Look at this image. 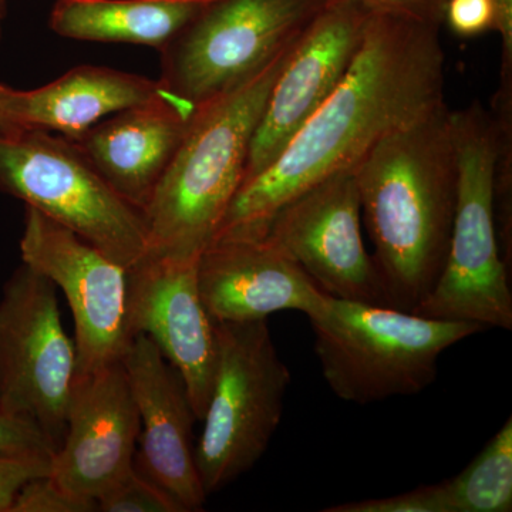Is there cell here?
<instances>
[{"label":"cell","instance_id":"6da1fadb","mask_svg":"<svg viewBox=\"0 0 512 512\" xmlns=\"http://www.w3.org/2000/svg\"><path fill=\"white\" fill-rule=\"evenodd\" d=\"M440 28L370 13L349 72L274 163L239 187L214 239L264 237L286 202L355 167L384 136L446 103Z\"/></svg>","mask_w":512,"mask_h":512},{"label":"cell","instance_id":"7a4b0ae2","mask_svg":"<svg viewBox=\"0 0 512 512\" xmlns=\"http://www.w3.org/2000/svg\"><path fill=\"white\" fill-rule=\"evenodd\" d=\"M451 110L384 136L353 167L387 306L414 312L439 281L456 215L458 164Z\"/></svg>","mask_w":512,"mask_h":512},{"label":"cell","instance_id":"3957f363","mask_svg":"<svg viewBox=\"0 0 512 512\" xmlns=\"http://www.w3.org/2000/svg\"><path fill=\"white\" fill-rule=\"evenodd\" d=\"M298 39L245 82L197 107L183 143L141 212L147 254L200 258L214 241L244 180L266 101Z\"/></svg>","mask_w":512,"mask_h":512},{"label":"cell","instance_id":"277c9868","mask_svg":"<svg viewBox=\"0 0 512 512\" xmlns=\"http://www.w3.org/2000/svg\"><path fill=\"white\" fill-rule=\"evenodd\" d=\"M308 318L323 379L340 400L360 406L423 392L439 375L441 355L484 330L329 295Z\"/></svg>","mask_w":512,"mask_h":512},{"label":"cell","instance_id":"5b68a950","mask_svg":"<svg viewBox=\"0 0 512 512\" xmlns=\"http://www.w3.org/2000/svg\"><path fill=\"white\" fill-rule=\"evenodd\" d=\"M458 164V192L446 262L413 313L512 329L510 271L495 221V168L500 134L493 111L480 101L451 111Z\"/></svg>","mask_w":512,"mask_h":512},{"label":"cell","instance_id":"8992f818","mask_svg":"<svg viewBox=\"0 0 512 512\" xmlns=\"http://www.w3.org/2000/svg\"><path fill=\"white\" fill-rule=\"evenodd\" d=\"M218 359L195 460L207 497L261 460L281 424L291 370L266 320L217 323Z\"/></svg>","mask_w":512,"mask_h":512},{"label":"cell","instance_id":"52a82bcc","mask_svg":"<svg viewBox=\"0 0 512 512\" xmlns=\"http://www.w3.org/2000/svg\"><path fill=\"white\" fill-rule=\"evenodd\" d=\"M0 192L59 222L130 269L147 254L143 214L94 170L69 138L0 128Z\"/></svg>","mask_w":512,"mask_h":512},{"label":"cell","instance_id":"ba28073f","mask_svg":"<svg viewBox=\"0 0 512 512\" xmlns=\"http://www.w3.org/2000/svg\"><path fill=\"white\" fill-rule=\"evenodd\" d=\"M328 0H212L160 50V82L192 106L245 82L301 36Z\"/></svg>","mask_w":512,"mask_h":512},{"label":"cell","instance_id":"9c48e42d","mask_svg":"<svg viewBox=\"0 0 512 512\" xmlns=\"http://www.w3.org/2000/svg\"><path fill=\"white\" fill-rule=\"evenodd\" d=\"M76 370L55 284L22 264L0 296V409L35 423L59 450Z\"/></svg>","mask_w":512,"mask_h":512},{"label":"cell","instance_id":"30bf717a","mask_svg":"<svg viewBox=\"0 0 512 512\" xmlns=\"http://www.w3.org/2000/svg\"><path fill=\"white\" fill-rule=\"evenodd\" d=\"M23 264L63 292L74 319L77 375L120 362L127 332V269L32 207L20 239Z\"/></svg>","mask_w":512,"mask_h":512},{"label":"cell","instance_id":"8fae6325","mask_svg":"<svg viewBox=\"0 0 512 512\" xmlns=\"http://www.w3.org/2000/svg\"><path fill=\"white\" fill-rule=\"evenodd\" d=\"M264 237L332 298L387 306L362 232L353 168L339 171L282 205Z\"/></svg>","mask_w":512,"mask_h":512},{"label":"cell","instance_id":"7c38bea8","mask_svg":"<svg viewBox=\"0 0 512 512\" xmlns=\"http://www.w3.org/2000/svg\"><path fill=\"white\" fill-rule=\"evenodd\" d=\"M198 258L146 254L127 269L128 336H148L183 377L204 417L218 359L217 323L198 288Z\"/></svg>","mask_w":512,"mask_h":512},{"label":"cell","instance_id":"4fadbf2b","mask_svg":"<svg viewBox=\"0 0 512 512\" xmlns=\"http://www.w3.org/2000/svg\"><path fill=\"white\" fill-rule=\"evenodd\" d=\"M370 13L356 3L328 0L303 30L266 101L241 185L274 163L305 121L335 92L355 62Z\"/></svg>","mask_w":512,"mask_h":512},{"label":"cell","instance_id":"5bb4252c","mask_svg":"<svg viewBox=\"0 0 512 512\" xmlns=\"http://www.w3.org/2000/svg\"><path fill=\"white\" fill-rule=\"evenodd\" d=\"M121 365L140 416L134 468L173 495L185 512L201 511L208 497L195 460L198 419L183 377L143 333L128 340Z\"/></svg>","mask_w":512,"mask_h":512},{"label":"cell","instance_id":"9a60e30c","mask_svg":"<svg viewBox=\"0 0 512 512\" xmlns=\"http://www.w3.org/2000/svg\"><path fill=\"white\" fill-rule=\"evenodd\" d=\"M138 436L140 416L121 360L77 375L50 476L96 500L133 468Z\"/></svg>","mask_w":512,"mask_h":512},{"label":"cell","instance_id":"2e32d148","mask_svg":"<svg viewBox=\"0 0 512 512\" xmlns=\"http://www.w3.org/2000/svg\"><path fill=\"white\" fill-rule=\"evenodd\" d=\"M198 288L215 323L318 311L326 293L266 237L214 239L198 258Z\"/></svg>","mask_w":512,"mask_h":512},{"label":"cell","instance_id":"e0dca14e","mask_svg":"<svg viewBox=\"0 0 512 512\" xmlns=\"http://www.w3.org/2000/svg\"><path fill=\"white\" fill-rule=\"evenodd\" d=\"M195 110L171 94L119 111L72 141L100 177L143 212L183 143Z\"/></svg>","mask_w":512,"mask_h":512},{"label":"cell","instance_id":"ac0fdd59","mask_svg":"<svg viewBox=\"0 0 512 512\" xmlns=\"http://www.w3.org/2000/svg\"><path fill=\"white\" fill-rule=\"evenodd\" d=\"M171 94L160 80L84 64L39 89L8 87L6 107L16 127L37 128L73 140L119 111Z\"/></svg>","mask_w":512,"mask_h":512},{"label":"cell","instance_id":"d6986e66","mask_svg":"<svg viewBox=\"0 0 512 512\" xmlns=\"http://www.w3.org/2000/svg\"><path fill=\"white\" fill-rule=\"evenodd\" d=\"M212 0H57L49 26L84 42L163 50Z\"/></svg>","mask_w":512,"mask_h":512},{"label":"cell","instance_id":"ffe728a7","mask_svg":"<svg viewBox=\"0 0 512 512\" xmlns=\"http://www.w3.org/2000/svg\"><path fill=\"white\" fill-rule=\"evenodd\" d=\"M446 484L453 512L512 510V417L483 451Z\"/></svg>","mask_w":512,"mask_h":512},{"label":"cell","instance_id":"44dd1931","mask_svg":"<svg viewBox=\"0 0 512 512\" xmlns=\"http://www.w3.org/2000/svg\"><path fill=\"white\" fill-rule=\"evenodd\" d=\"M101 512H185L164 488L131 468L96 498Z\"/></svg>","mask_w":512,"mask_h":512},{"label":"cell","instance_id":"7402d4cb","mask_svg":"<svg viewBox=\"0 0 512 512\" xmlns=\"http://www.w3.org/2000/svg\"><path fill=\"white\" fill-rule=\"evenodd\" d=\"M325 512H453L446 481L386 498L333 505Z\"/></svg>","mask_w":512,"mask_h":512},{"label":"cell","instance_id":"603a6c76","mask_svg":"<svg viewBox=\"0 0 512 512\" xmlns=\"http://www.w3.org/2000/svg\"><path fill=\"white\" fill-rule=\"evenodd\" d=\"M94 511H97L96 500L70 493L50 474H46L32 478L20 488L9 512Z\"/></svg>","mask_w":512,"mask_h":512},{"label":"cell","instance_id":"cb8c5ba5","mask_svg":"<svg viewBox=\"0 0 512 512\" xmlns=\"http://www.w3.org/2000/svg\"><path fill=\"white\" fill-rule=\"evenodd\" d=\"M56 446L32 421L0 409V454L52 460Z\"/></svg>","mask_w":512,"mask_h":512},{"label":"cell","instance_id":"d4e9b609","mask_svg":"<svg viewBox=\"0 0 512 512\" xmlns=\"http://www.w3.org/2000/svg\"><path fill=\"white\" fill-rule=\"evenodd\" d=\"M444 22L460 37H477L495 30L497 15L493 0H447Z\"/></svg>","mask_w":512,"mask_h":512},{"label":"cell","instance_id":"484cf974","mask_svg":"<svg viewBox=\"0 0 512 512\" xmlns=\"http://www.w3.org/2000/svg\"><path fill=\"white\" fill-rule=\"evenodd\" d=\"M52 460L0 454V512H9L20 488L32 478L46 476Z\"/></svg>","mask_w":512,"mask_h":512},{"label":"cell","instance_id":"4316f807","mask_svg":"<svg viewBox=\"0 0 512 512\" xmlns=\"http://www.w3.org/2000/svg\"><path fill=\"white\" fill-rule=\"evenodd\" d=\"M356 3L370 12L392 13L423 22L443 25L447 0H343Z\"/></svg>","mask_w":512,"mask_h":512},{"label":"cell","instance_id":"83f0119b","mask_svg":"<svg viewBox=\"0 0 512 512\" xmlns=\"http://www.w3.org/2000/svg\"><path fill=\"white\" fill-rule=\"evenodd\" d=\"M497 23L495 32L501 37V74L497 96L512 97V0H493Z\"/></svg>","mask_w":512,"mask_h":512},{"label":"cell","instance_id":"f1b7e54d","mask_svg":"<svg viewBox=\"0 0 512 512\" xmlns=\"http://www.w3.org/2000/svg\"><path fill=\"white\" fill-rule=\"evenodd\" d=\"M6 92H8V86L0 84V128L3 130H10V128H18L10 120L8 107H6Z\"/></svg>","mask_w":512,"mask_h":512},{"label":"cell","instance_id":"f546056e","mask_svg":"<svg viewBox=\"0 0 512 512\" xmlns=\"http://www.w3.org/2000/svg\"><path fill=\"white\" fill-rule=\"evenodd\" d=\"M5 5L6 3L0 2V37H2V22L3 16H5Z\"/></svg>","mask_w":512,"mask_h":512},{"label":"cell","instance_id":"4dcf8cb0","mask_svg":"<svg viewBox=\"0 0 512 512\" xmlns=\"http://www.w3.org/2000/svg\"><path fill=\"white\" fill-rule=\"evenodd\" d=\"M0 2L6 3V0H0Z\"/></svg>","mask_w":512,"mask_h":512}]
</instances>
